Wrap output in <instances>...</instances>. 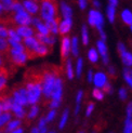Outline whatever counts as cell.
<instances>
[{"mask_svg":"<svg viewBox=\"0 0 132 133\" xmlns=\"http://www.w3.org/2000/svg\"><path fill=\"white\" fill-rule=\"evenodd\" d=\"M23 85L26 89L27 92V97H28V104H36L39 98H40L42 88H41V83H37V82H24Z\"/></svg>","mask_w":132,"mask_h":133,"instance_id":"1","label":"cell"},{"mask_svg":"<svg viewBox=\"0 0 132 133\" xmlns=\"http://www.w3.org/2000/svg\"><path fill=\"white\" fill-rule=\"evenodd\" d=\"M12 98L16 104L21 105L22 107L28 104V97H27V92L23 84L15 85L12 91Z\"/></svg>","mask_w":132,"mask_h":133,"instance_id":"2","label":"cell"},{"mask_svg":"<svg viewBox=\"0 0 132 133\" xmlns=\"http://www.w3.org/2000/svg\"><path fill=\"white\" fill-rule=\"evenodd\" d=\"M57 4L53 1H43L41 4V17L44 21L53 19V16L56 14Z\"/></svg>","mask_w":132,"mask_h":133,"instance_id":"3","label":"cell"},{"mask_svg":"<svg viewBox=\"0 0 132 133\" xmlns=\"http://www.w3.org/2000/svg\"><path fill=\"white\" fill-rule=\"evenodd\" d=\"M89 23L91 26H96V28L98 30L101 35V38H102V41L105 40V36L104 31H103V28H102V25H103V16L100 12L97 11H94V10H91L90 13H89Z\"/></svg>","mask_w":132,"mask_h":133,"instance_id":"4","label":"cell"},{"mask_svg":"<svg viewBox=\"0 0 132 133\" xmlns=\"http://www.w3.org/2000/svg\"><path fill=\"white\" fill-rule=\"evenodd\" d=\"M6 55H9V58L11 59V62L17 66H23L26 63V61L28 59L25 52H18L13 49L9 51V53H6Z\"/></svg>","mask_w":132,"mask_h":133,"instance_id":"5","label":"cell"},{"mask_svg":"<svg viewBox=\"0 0 132 133\" xmlns=\"http://www.w3.org/2000/svg\"><path fill=\"white\" fill-rule=\"evenodd\" d=\"M31 17L28 14L27 12H22V13H18V14H15L14 17H13V22L21 25V26H27L28 24L31 23Z\"/></svg>","mask_w":132,"mask_h":133,"instance_id":"6","label":"cell"},{"mask_svg":"<svg viewBox=\"0 0 132 133\" xmlns=\"http://www.w3.org/2000/svg\"><path fill=\"white\" fill-rule=\"evenodd\" d=\"M62 88H63V84H62V80L60 77L56 78V80L54 82V87L53 90H52V98L53 101H58L61 102V96H62Z\"/></svg>","mask_w":132,"mask_h":133,"instance_id":"7","label":"cell"},{"mask_svg":"<svg viewBox=\"0 0 132 133\" xmlns=\"http://www.w3.org/2000/svg\"><path fill=\"white\" fill-rule=\"evenodd\" d=\"M70 51V39L69 37H64L62 40V48H61V57L62 61H65L68 56V53Z\"/></svg>","mask_w":132,"mask_h":133,"instance_id":"8","label":"cell"},{"mask_svg":"<svg viewBox=\"0 0 132 133\" xmlns=\"http://www.w3.org/2000/svg\"><path fill=\"white\" fill-rule=\"evenodd\" d=\"M10 77V72L5 67H0V92H2L5 88L6 80Z\"/></svg>","mask_w":132,"mask_h":133,"instance_id":"9","label":"cell"},{"mask_svg":"<svg viewBox=\"0 0 132 133\" xmlns=\"http://www.w3.org/2000/svg\"><path fill=\"white\" fill-rule=\"evenodd\" d=\"M93 82L95 84L96 89L97 88H103L105 85V83L107 82V77H106V75H105L104 72H97V74L94 76V78H93Z\"/></svg>","mask_w":132,"mask_h":133,"instance_id":"10","label":"cell"},{"mask_svg":"<svg viewBox=\"0 0 132 133\" xmlns=\"http://www.w3.org/2000/svg\"><path fill=\"white\" fill-rule=\"evenodd\" d=\"M96 45H97L98 52H100V54H101V55H102V57H103V62H104V64H108L107 48H106V45H105L104 41H102V40H98V41L96 42Z\"/></svg>","mask_w":132,"mask_h":133,"instance_id":"11","label":"cell"},{"mask_svg":"<svg viewBox=\"0 0 132 133\" xmlns=\"http://www.w3.org/2000/svg\"><path fill=\"white\" fill-rule=\"evenodd\" d=\"M15 31L17 32V35L19 37H24V38H29L34 34L32 29L27 27V26H18V27L15 28Z\"/></svg>","mask_w":132,"mask_h":133,"instance_id":"12","label":"cell"},{"mask_svg":"<svg viewBox=\"0 0 132 133\" xmlns=\"http://www.w3.org/2000/svg\"><path fill=\"white\" fill-rule=\"evenodd\" d=\"M49 52H50V50H49V46L48 45L42 44V43H39L37 48L34 51H32V53H34V58L36 56H44V55H47Z\"/></svg>","mask_w":132,"mask_h":133,"instance_id":"13","label":"cell"},{"mask_svg":"<svg viewBox=\"0 0 132 133\" xmlns=\"http://www.w3.org/2000/svg\"><path fill=\"white\" fill-rule=\"evenodd\" d=\"M24 44H25V49H27V50H30V51H34L39 42L36 38H32V37H29V38H25L24 39Z\"/></svg>","mask_w":132,"mask_h":133,"instance_id":"14","label":"cell"},{"mask_svg":"<svg viewBox=\"0 0 132 133\" xmlns=\"http://www.w3.org/2000/svg\"><path fill=\"white\" fill-rule=\"evenodd\" d=\"M24 9H26L29 13H31V14H36V13L38 12L39 10V6H38V3L35 2V1H24Z\"/></svg>","mask_w":132,"mask_h":133,"instance_id":"15","label":"cell"},{"mask_svg":"<svg viewBox=\"0 0 132 133\" xmlns=\"http://www.w3.org/2000/svg\"><path fill=\"white\" fill-rule=\"evenodd\" d=\"M70 27H71V19H64L58 26V32L61 35H65L69 31Z\"/></svg>","mask_w":132,"mask_h":133,"instance_id":"16","label":"cell"},{"mask_svg":"<svg viewBox=\"0 0 132 133\" xmlns=\"http://www.w3.org/2000/svg\"><path fill=\"white\" fill-rule=\"evenodd\" d=\"M45 26L48 27V29L51 31V32H53V34H57L58 32V18L56 19H50V21L47 22V24H45Z\"/></svg>","mask_w":132,"mask_h":133,"instance_id":"17","label":"cell"},{"mask_svg":"<svg viewBox=\"0 0 132 133\" xmlns=\"http://www.w3.org/2000/svg\"><path fill=\"white\" fill-rule=\"evenodd\" d=\"M11 109L13 110V112L15 114L16 117H18V118L25 117V110L23 109V107H22L21 105L16 104L14 101H13V103H12V108H11Z\"/></svg>","mask_w":132,"mask_h":133,"instance_id":"18","label":"cell"},{"mask_svg":"<svg viewBox=\"0 0 132 133\" xmlns=\"http://www.w3.org/2000/svg\"><path fill=\"white\" fill-rule=\"evenodd\" d=\"M121 18L122 21L128 24V25H132V12L129 11V10H123L121 12Z\"/></svg>","mask_w":132,"mask_h":133,"instance_id":"19","label":"cell"},{"mask_svg":"<svg viewBox=\"0 0 132 133\" xmlns=\"http://www.w3.org/2000/svg\"><path fill=\"white\" fill-rule=\"evenodd\" d=\"M121 59L123 64L126 66H132V54L129 53L128 51H124L123 53H121Z\"/></svg>","mask_w":132,"mask_h":133,"instance_id":"20","label":"cell"},{"mask_svg":"<svg viewBox=\"0 0 132 133\" xmlns=\"http://www.w3.org/2000/svg\"><path fill=\"white\" fill-rule=\"evenodd\" d=\"M62 13L65 19H71V9L65 2H62Z\"/></svg>","mask_w":132,"mask_h":133,"instance_id":"21","label":"cell"},{"mask_svg":"<svg viewBox=\"0 0 132 133\" xmlns=\"http://www.w3.org/2000/svg\"><path fill=\"white\" fill-rule=\"evenodd\" d=\"M21 124V120H13V121H10L8 123V125H6V128L4 129V132H12V131H14L16 129H18V125Z\"/></svg>","mask_w":132,"mask_h":133,"instance_id":"22","label":"cell"},{"mask_svg":"<svg viewBox=\"0 0 132 133\" xmlns=\"http://www.w3.org/2000/svg\"><path fill=\"white\" fill-rule=\"evenodd\" d=\"M123 77H124V80L127 81V83L132 89V70L129 68H124L123 69Z\"/></svg>","mask_w":132,"mask_h":133,"instance_id":"23","label":"cell"},{"mask_svg":"<svg viewBox=\"0 0 132 133\" xmlns=\"http://www.w3.org/2000/svg\"><path fill=\"white\" fill-rule=\"evenodd\" d=\"M1 53H9V46H8V41L3 38H0V54Z\"/></svg>","mask_w":132,"mask_h":133,"instance_id":"24","label":"cell"},{"mask_svg":"<svg viewBox=\"0 0 132 133\" xmlns=\"http://www.w3.org/2000/svg\"><path fill=\"white\" fill-rule=\"evenodd\" d=\"M10 118H11V114L10 112H3V114L0 115V128L3 127V125L10 121Z\"/></svg>","mask_w":132,"mask_h":133,"instance_id":"25","label":"cell"},{"mask_svg":"<svg viewBox=\"0 0 132 133\" xmlns=\"http://www.w3.org/2000/svg\"><path fill=\"white\" fill-rule=\"evenodd\" d=\"M8 36L10 37V39H11V40H13V41H16V42L21 41V37H19L17 35V32L14 29H12V28L8 29Z\"/></svg>","mask_w":132,"mask_h":133,"instance_id":"26","label":"cell"},{"mask_svg":"<svg viewBox=\"0 0 132 133\" xmlns=\"http://www.w3.org/2000/svg\"><path fill=\"white\" fill-rule=\"evenodd\" d=\"M88 57L90 59V62L95 63V62H97V59H98V54H97V52L94 49H90V51L88 53Z\"/></svg>","mask_w":132,"mask_h":133,"instance_id":"27","label":"cell"},{"mask_svg":"<svg viewBox=\"0 0 132 133\" xmlns=\"http://www.w3.org/2000/svg\"><path fill=\"white\" fill-rule=\"evenodd\" d=\"M37 29L39 30V34H41L43 36H48L49 32H50V30L48 29L47 26H45L44 24H41V23L37 25Z\"/></svg>","mask_w":132,"mask_h":133,"instance_id":"28","label":"cell"},{"mask_svg":"<svg viewBox=\"0 0 132 133\" xmlns=\"http://www.w3.org/2000/svg\"><path fill=\"white\" fill-rule=\"evenodd\" d=\"M11 11L15 12L16 14H18V13L25 12V9H24V6H23V5L21 4V3H18V2H14V4H13L12 9H11Z\"/></svg>","mask_w":132,"mask_h":133,"instance_id":"29","label":"cell"},{"mask_svg":"<svg viewBox=\"0 0 132 133\" xmlns=\"http://www.w3.org/2000/svg\"><path fill=\"white\" fill-rule=\"evenodd\" d=\"M107 16H108L109 22L113 23L115 19V8L114 6H110V5L107 6Z\"/></svg>","mask_w":132,"mask_h":133,"instance_id":"30","label":"cell"},{"mask_svg":"<svg viewBox=\"0 0 132 133\" xmlns=\"http://www.w3.org/2000/svg\"><path fill=\"white\" fill-rule=\"evenodd\" d=\"M70 44H71V52H72V54L78 55V40H77L76 37L72 38Z\"/></svg>","mask_w":132,"mask_h":133,"instance_id":"31","label":"cell"},{"mask_svg":"<svg viewBox=\"0 0 132 133\" xmlns=\"http://www.w3.org/2000/svg\"><path fill=\"white\" fill-rule=\"evenodd\" d=\"M13 4H14V1H8V0H3V1L1 2L2 9L5 10V11H11Z\"/></svg>","mask_w":132,"mask_h":133,"instance_id":"32","label":"cell"},{"mask_svg":"<svg viewBox=\"0 0 132 133\" xmlns=\"http://www.w3.org/2000/svg\"><path fill=\"white\" fill-rule=\"evenodd\" d=\"M81 32H82V42H83L84 45H87L88 42H89V39H88V29H87V27H85V25L82 26Z\"/></svg>","mask_w":132,"mask_h":133,"instance_id":"33","label":"cell"},{"mask_svg":"<svg viewBox=\"0 0 132 133\" xmlns=\"http://www.w3.org/2000/svg\"><path fill=\"white\" fill-rule=\"evenodd\" d=\"M67 118H68V109H65L64 112H63L61 122H60V129H63L64 128V125L66 124V121H67Z\"/></svg>","mask_w":132,"mask_h":133,"instance_id":"34","label":"cell"},{"mask_svg":"<svg viewBox=\"0 0 132 133\" xmlns=\"http://www.w3.org/2000/svg\"><path fill=\"white\" fill-rule=\"evenodd\" d=\"M123 133H132V119H126V125H124Z\"/></svg>","mask_w":132,"mask_h":133,"instance_id":"35","label":"cell"},{"mask_svg":"<svg viewBox=\"0 0 132 133\" xmlns=\"http://www.w3.org/2000/svg\"><path fill=\"white\" fill-rule=\"evenodd\" d=\"M66 69H67V77L69 79L74 78V71H72V66H71V61L67 62V65H66Z\"/></svg>","mask_w":132,"mask_h":133,"instance_id":"36","label":"cell"},{"mask_svg":"<svg viewBox=\"0 0 132 133\" xmlns=\"http://www.w3.org/2000/svg\"><path fill=\"white\" fill-rule=\"evenodd\" d=\"M38 114V106L37 105H34L32 107L30 108V111H29V114H28V118L29 119H32V118H35Z\"/></svg>","mask_w":132,"mask_h":133,"instance_id":"37","label":"cell"},{"mask_svg":"<svg viewBox=\"0 0 132 133\" xmlns=\"http://www.w3.org/2000/svg\"><path fill=\"white\" fill-rule=\"evenodd\" d=\"M93 96L96 98V99H98V101H102L103 99V97H104V94H103V92L101 91V90H98V89H94L93 90Z\"/></svg>","mask_w":132,"mask_h":133,"instance_id":"38","label":"cell"},{"mask_svg":"<svg viewBox=\"0 0 132 133\" xmlns=\"http://www.w3.org/2000/svg\"><path fill=\"white\" fill-rule=\"evenodd\" d=\"M82 64H83L82 58H81V57H79V58H78V61H77V71H76L78 77L81 75V71H82Z\"/></svg>","mask_w":132,"mask_h":133,"instance_id":"39","label":"cell"},{"mask_svg":"<svg viewBox=\"0 0 132 133\" xmlns=\"http://www.w3.org/2000/svg\"><path fill=\"white\" fill-rule=\"evenodd\" d=\"M8 37V29L5 28L4 25H0V38H5Z\"/></svg>","mask_w":132,"mask_h":133,"instance_id":"40","label":"cell"},{"mask_svg":"<svg viewBox=\"0 0 132 133\" xmlns=\"http://www.w3.org/2000/svg\"><path fill=\"white\" fill-rule=\"evenodd\" d=\"M55 115H56V111L52 109V110L49 112V114H48L47 118H45V121H52V120H53V118L55 117Z\"/></svg>","mask_w":132,"mask_h":133,"instance_id":"41","label":"cell"},{"mask_svg":"<svg viewBox=\"0 0 132 133\" xmlns=\"http://www.w3.org/2000/svg\"><path fill=\"white\" fill-rule=\"evenodd\" d=\"M119 97H120V99H122V101H124V99L127 98V90L124 88H121L119 90Z\"/></svg>","mask_w":132,"mask_h":133,"instance_id":"42","label":"cell"},{"mask_svg":"<svg viewBox=\"0 0 132 133\" xmlns=\"http://www.w3.org/2000/svg\"><path fill=\"white\" fill-rule=\"evenodd\" d=\"M132 117V102L128 104L127 107V119H131Z\"/></svg>","mask_w":132,"mask_h":133,"instance_id":"43","label":"cell"},{"mask_svg":"<svg viewBox=\"0 0 132 133\" xmlns=\"http://www.w3.org/2000/svg\"><path fill=\"white\" fill-rule=\"evenodd\" d=\"M93 108H94V104L93 103H89L88 107H87V111H85L87 116H90L91 115V112H92V110H93Z\"/></svg>","mask_w":132,"mask_h":133,"instance_id":"44","label":"cell"},{"mask_svg":"<svg viewBox=\"0 0 132 133\" xmlns=\"http://www.w3.org/2000/svg\"><path fill=\"white\" fill-rule=\"evenodd\" d=\"M118 51H119L120 54H121V53H123L124 51H127V50H126V48H124V45H123V43H122V42H119V43H118Z\"/></svg>","mask_w":132,"mask_h":133,"instance_id":"45","label":"cell"},{"mask_svg":"<svg viewBox=\"0 0 132 133\" xmlns=\"http://www.w3.org/2000/svg\"><path fill=\"white\" fill-rule=\"evenodd\" d=\"M103 88H104V91L106 92V93H111V87H110V84L108 82L105 83V85H104Z\"/></svg>","mask_w":132,"mask_h":133,"instance_id":"46","label":"cell"},{"mask_svg":"<svg viewBox=\"0 0 132 133\" xmlns=\"http://www.w3.org/2000/svg\"><path fill=\"white\" fill-rule=\"evenodd\" d=\"M58 105H60V102L58 101H53V99H52V102L50 104V107L51 108H56V107H58Z\"/></svg>","mask_w":132,"mask_h":133,"instance_id":"47","label":"cell"},{"mask_svg":"<svg viewBox=\"0 0 132 133\" xmlns=\"http://www.w3.org/2000/svg\"><path fill=\"white\" fill-rule=\"evenodd\" d=\"M45 119L44 118H41L40 119V121H39V125H38V129H42V128H44V124H45Z\"/></svg>","mask_w":132,"mask_h":133,"instance_id":"48","label":"cell"},{"mask_svg":"<svg viewBox=\"0 0 132 133\" xmlns=\"http://www.w3.org/2000/svg\"><path fill=\"white\" fill-rule=\"evenodd\" d=\"M82 94H83V92H82V91H79V92H78V94H77V98H76L77 104H79V102H80V99H81V97H82Z\"/></svg>","mask_w":132,"mask_h":133,"instance_id":"49","label":"cell"},{"mask_svg":"<svg viewBox=\"0 0 132 133\" xmlns=\"http://www.w3.org/2000/svg\"><path fill=\"white\" fill-rule=\"evenodd\" d=\"M79 6H80V9H85V6H87V2L85 1H83V0H80L79 1Z\"/></svg>","mask_w":132,"mask_h":133,"instance_id":"50","label":"cell"},{"mask_svg":"<svg viewBox=\"0 0 132 133\" xmlns=\"http://www.w3.org/2000/svg\"><path fill=\"white\" fill-rule=\"evenodd\" d=\"M88 81H93V74H92V70H90L88 72Z\"/></svg>","mask_w":132,"mask_h":133,"instance_id":"51","label":"cell"},{"mask_svg":"<svg viewBox=\"0 0 132 133\" xmlns=\"http://www.w3.org/2000/svg\"><path fill=\"white\" fill-rule=\"evenodd\" d=\"M108 3H109L110 6H114V8H115V6H117V4H118V1H117V0H110Z\"/></svg>","mask_w":132,"mask_h":133,"instance_id":"52","label":"cell"},{"mask_svg":"<svg viewBox=\"0 0 132 133\" xmlns=\"http://www.w3.org/2000/svg\"><path fill=\"white\" fill-rule=\"evenodd\" d=\"M32 23H34V25H38V24H40V21H39V19L38 18H34V19H32V21H31Z\"/></svg>","mask_w":132,"mask_h":133,"instance_id":"53","label":"cell"},{"mask_svg":"<svg viewBox=\"0 0 132 133\" xmlns=\"http://www.w3.org/2000/svg\"><path fill=\"white\" fill-rule=\"evenodd\" d=\"M11 133H23V129H21V128H18V129L14 130V131H12Z\"/></svg>","mask_w":132,"mask_h":133,"instance_id":"54","label":"cell"},{"mask_svg":"<svg viewBox=\"0 0 132 133\" xmlns=\"http://www.w3.org/2000/svg\"><path fill=\"white\" fill-rule=\"evenodd\" d=\"M0 67H3V58H2L1 54H0Z\"/></svg>","mask_w":132,"mask_h":133,"instance_id":"55","label":"cell"},{"mask_svg":"<svg viewBox=\"0 0 132 133\" xmlns=\"http://www.w3.org/2000/svg\"><path fill=\"white\" fill-rule=\"evenodd\" d=\"M79 109H80V106H79V104H77V107H76V109H75V115H77V114H78Z\"/></svg>","mask_w":132,"mask_h":133,"instance_id":"56","label":"cell"},{"mask_svg":"<svg viewBox=\"0 0 132 133\" xmlns=\"http://www.w3.org/2000/svg\"><path fill=\"white\" fill-rule=\"evenodd\" d=\"M31 133H40V132H39V129L38 128H34V129L31 130Z\"/></svg>","mask_w":132,"mask_h":133,"instance_id":"57","label":"cell"},{"mask_svg":"<svg viewBox=\"0 0 132 133\" xmlns=\"http://www.w3.org/2000/svg\"><path fill=\"white\" fill-rule=\"evenodd\" d=\"M109 72H110V75H114V72H115V69L113 67H109Z\"/></svg>","mask_w":132,"mask_h":133,"instance_id":"58","label":"cell"},{"mask_svg":"<svg viewBox=\"0 0 132 133\" xmlns=\"http://www.w3.org/2000/svg\"><path fill=\"white\" fill-rule=\"evenodd\" d=\"M93 3H94V5H95V6H97V8L100 6V2H98V1H94Z\"/></svg>","mask_w":132,"mask_h":133,"instance_id":"59","label":"cell"},{"mask_svg":"<svg viewBox=\"0 0 132 133\" xmlns=\"http://www.w3.org/2000/svg\"><path fill=\"white\" fill-rule=\"evenodd\" d=\"M2 10H3V9H2V5H1V2H0V13L2 12Z\"/></svg>","mask_w":132,"mask_h":133,"instance_id":"60","label":"cell"},{"mask_svg":"<svg viewBox=\"0 0 132 133\" xmlns=\"http://www.w3.org/2000/svg\"><path fill=\"white\" fill-rule=\"evenodd\" d=\"M1 112H2V109H1V106H0V115H1Z\"/></svg>","mask_w":132,"mask_h":133,"instance_id":"61","label":"cell"},{"mask_svg":"<svg viewBox=\"0 0 132 133\" xmlns=\"http://www.w3.org/2000/svg\"><path fill=\"white\" fill-rule=\"evenodd\" d=\"M130 27H131V31H132V25H131V26H130Z\"/></svg>","mask_w":132,"mask_h":133,"instance_id":"62","label":"cell"},{"mask_svg":"<svg viewBox=\"0 0 132 133\" xmlns=\"http://www.w3.org/2000/svg\"><path fill=\"white\" fill-rule=\"evenodd\" d=\"M78 133H83V132H82V131H80V132H78Z\"/></svg>","mask_w":132,"mask_h":133,"instance_id":"63","label":"cell"},{"mask_svg":"<svg viewBox=\"0 0 132 133\" xmlns=\"http://www.w3.org/2000/svg\"><path fill=\"white\" fill-rule=\"evenodd\" d=\"M50 133H54V132H50Z\"/></svg>","mask_w":132,"mask_h":133,"instance_id":"64","label":"cell"}]
</instances>
